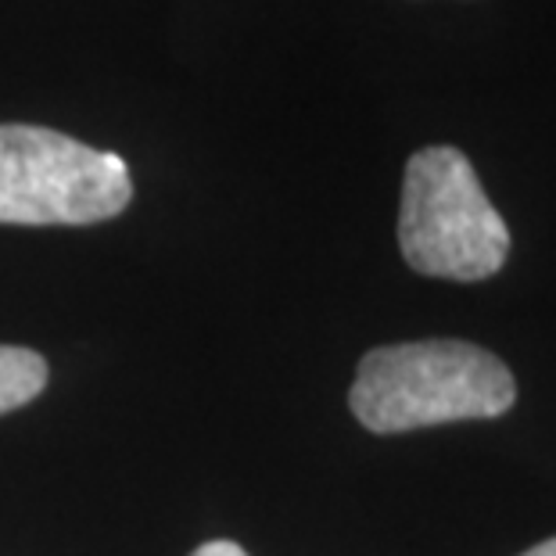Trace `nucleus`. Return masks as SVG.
<instances>
[{
	"label": "nucleus",
	"instance_id": "39448f33",
	"mask_svg": "<svg viewBox=\"0 0 556 556\" xmlns=\"http://www.w3.org/2000/svg\"><path fill=\"white\" fill-rule=\"evenodd\" d=\"M191 556H248L238 542H230V539H216V542H205V546H198Z\"/></svg>",
	"mask_w": 556,
	"mask_h": 556
},
{
	"label": "nucleus",
	"instance_id": "423d86ee",
	"mask_svg": "<svg viewBox=\"0 0 556 556\" xmlns=\"http://www.w3.org/2000/svg\"><path fill=\"white\" fill-rule=\"evenodd\" d=\"M520 556H556V539H546V542H539V546H531L525 549Z\"/></svg>",
	"mask_w": 556,
	"mask_h": 556
},
{
	"label": "nucleus",
	"instance_id": "20e7f679",
	"mask_svg": "<svg viewBox=\"0 0 556 556\" xmlns=\"http://www.w3.org/2000/svg\"><path fill=\"white\" fill-rule=\"evenodd\" d=\"M47 359L33 349L0 345V417L37 399L47 388Z\"/></svg>",
	"mask_w": 556,
	"mask_h": 556
},
{
	"label": "nucleus",
	"instance_id": "f03ea898",
	"mask_svg": "<svg viewBox=\"0 0 556 556\" xmlns=\"http://www.w3.org/2000/svg\"><path fill=\"white\" fill-rule=\"evenodd\" d=\"M402 258L424 277L484 280L510 255V227L456 148H424L406 162L399 208Z\"/></svg>",
	"mask_w": 556,
	"mask_h": 556
},
{
	"label": "nucleus",
	"instance_id": "7ed1b4c3",
	"mask_svg": "<svg viewBox=\"0 0 556 556\" xmlns=\"http://www.w3.org/2000/svg\"><path fill=\"white\" fill-rule=\"evenodd\" d=\"M134 198L119 155L47 126L0 123V223L90 227L115 219Z\"/></svg>",
	"mask_w": 556,
	"mask_h": 556
},
{
	"label": "nucleus",
	"instance_id": "f257e3e1",
	"mask_svg": "<svg viewBox=\"0 0 556 556\" xmlns=\"http://www.w3.org/2000/svg\"><path fill=\"white\" fill-rule=\"evenodd\" d=\"M517 402V381L500 356L470 341H406L366 352L349 392L356 420L374 434L495 420Z\"/></svg>",
	"mask_w": 556,
	"mask_h": 556
}]
</instances>
